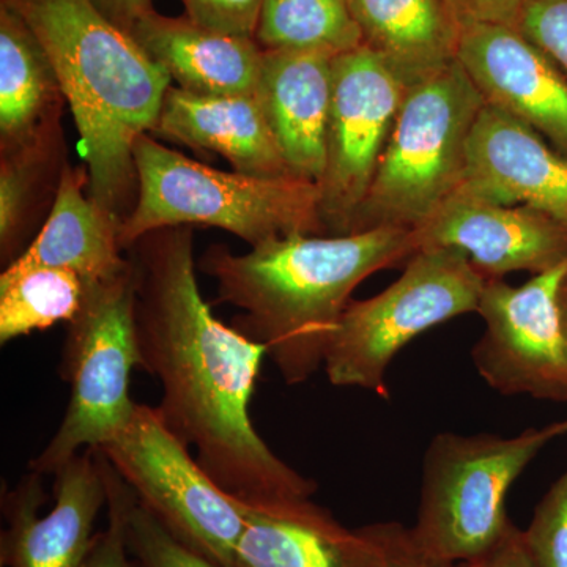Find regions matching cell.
<instances>
[{
    "label": "cell",
    "mask_w": 567,
    "mask_h": 567,
    "mask_svg": "<svg viewBox=\"0 0 567 567\" xmlns=\"http://www.w3.org/2000/svg\"><path fill=\"white\" fill-rule=\"evenodd\" d=\"M126 544L136 567H221L167 532L134 494L126 511Z\"/></svg>",
    "instance_id": "25"
},
{
    "label": "cell",
    "mask_w": 567,
    "mask_h": 567,
    "mask_svg": "<svg viewBox=\"0 0 567 567\" xmlns=\"http://www.w3.org/2000/svg\"><path fill=\"white\" fill-rule=\"evenodd\" d=\"M240 503V502H238ZM234 567H375L371 525L350 529L311 498L244 505Z\"/></svg>",
    "instance_id": "17"
},
{
    "label": "cell",
    "mask_w": 567,
    "mask_h": 567,
    "mask_svg": "<svg viewBox=\"0 0 567 567\" xmlns=\"http://www.w3.org/2000/svg\"><path fill=\"white\" fill-rule=\"evenodd\" d=\"M458 192L543 213L567 229V155L535 128L484 104L470 134Z\"/></svg>",
    "instance_id": "15"
},
{
    "label": "cell",
    "mask_w": 567,
    "mask_h": 567,
    "mask_svg": "<svg viewBox=\"0 0 567 567\" xmlns=\"http://www.w3.org/2000/svg\"><path fill=\"white\" fill-rule=\"evenodd\" d=\"M102 458L107 487V525L96 533L81 567H136L126 544V511L132 502L133 491L103 454Z\"/></svg>",
    "instance_id": "27"
},
{
    "label": "cell",
    "mask_w": 567,
    "mask_h": 567,
    "mask_svg": "<svg viewBox=\"0 0 567 567\" xmlns=\"http://www.w3.org/2000/svg\"><path fill=\"white\" fill-rule=\"evenodd\" d=\"M371 527L380 550L375 567H473L468 563L443 561L425 554L417 546L412 529L399 522H380Z\"/></svg>",
    "instance_id": "31"
},
{
    "label": "cell",
    "mask_w": 567,
    "mask_h": 567,
    "mask_svg": "<svg viewBox=\"0 0 567 567\" xmlns=\"http://www.w3.org/2000/svg\"><path fill=\"white\" fill-rule=\"evenodd\" d=\"M136 267L85 286L80 312L66 323L59 374L69 383L62 423L29 470L54 475L84 450H99L125 427L136 402L130 379L141 368Z\"/></svg>",
    "instance_id": "7"
},
{
    "label": "cell",
    "mask_w": 567,
    "mask_h": 567,
    "mask_svg": "<svg viewBox=\"0 0 567 567\" xmlns=\"http://www.w3.org/2000/svg\"><path fill=\"white\" fill-rule=\"evenodd\" d=\"M85 282L65 268H13L0 275V344L69 323L80 312Z\"/></svg>",
    "instance_id": "23"
},
{
    "label": "cell",
    "mask_w": 567,
    "mask_h": 567,
    "mask_svg": "<svg viewBox=\"0 0 567 567\" xmlns=\"http://www.w3.org/2000/svg\"><path fill=\"white\" fill-rule=\"evenodd\" d=\"M115 25L130 33L137 21L152 13V0H92Z\"/></svg>",
    "instance_id": "34"
},
{
    "label": "cell",
    "mask_w": 567,
    "mask_h": 567,
    "mask_svg": "<svg viewBox=\"0 0 567 567\" xmlns=\"http://www.w3.org/2000/svg\"><path fill=\"white\" fill-rule=\"evenodd\" d=\"M65 100L39 40L0 2V137L7 156L44 151Z\"/></svg>",
    "instance_id": "21"
},
{
    "label": "cell",
    "mask_w": 567,
    "mask_h": 567,
    "mask_svg": "<svg viewBox=\"0 0 567 567\" xmlns=\"http://www.w3.org/2000/svg\"><path fill=\"white\" fill-rule=\"evenodd\" d=\"M136 267L141 369L162 385L159 413L219 488L244 505L306 499L317 483L276 456L251 420L267 349L216 319L200 293L193 227L128 248Z\"/></svg>",
    "instance_id": "1"
},
{
    "label": "cell",
    "mask_w": 567,
    "mask_h": 567,
    "mask_svg": "<svg viewBox=\"0 0 567 567\" xmlns=\"http://www.w3.org/2000/svg\"><path fill=\"white\" fill-rule=\"evenodd\" d=\"M132 37L145 54L197 95H256L262 48L254 39L210 31L185 18L152 11Z\"/></svg>",
    "instance_id": "19"
},
{
    "label": "cell",
    "mask_w": 567,
    "mask_h": 567,
    "mask_svg": "<svg viewBox=\"0 0 567 567\" xmlns=\"http://www.w3.org/2000/svg\"><path fill=\"white\" fill-rule=\"evenodd\" d=\"M137 200L122 223L123 249L164 227L208 226L251 248L289 235H324L315 182L224 173L171 151L144 134L134 142Z\"/></svg>",
    "instance_id": "4"
},
{
    "label": "cell",
    "mask_w": 567,
    "mask_h": 567,
    "mask_svg": "<svg viewBox=\"0 0 567 567\" xmlns=\"http://www.w3.org/2000/svg\"><path fill=\"white\" fill-rule=\"evenodd\" d=\"M256 41L262 50L336 55L363 47L349 0H264Z\"/></svg>",
    "instance_id": "24"
},
{
    "label": "cell",
    "mask_w": 567,
    "mask_h": 567,
    "mask_svg": "<svg viewBox=\"0 0 567 567\" xmlns=\"http://www.w3.org/2000/svg\"><path fill=\"white\" fill-rule=\"evenodd\" d=\"M186 17L210 31L256 40L264 0H182Z\"/></svg>",
    "instance_id": "30"
},
{
    "label": "cell",
    "mask_w": 567,
    "mask_h": 567,
    "mask_svg": "<svg viewBox=\"0 0 567 567\" xmlns=\"http://www.w3.org/2000/svg\"><path fill=\"white\" fill-rule=\"evenodd\" d=\"M421 248L465 254L487 279L511 271L540 275L567 264V229L522 205L491 203L457 192L415 230Z\"/></svg>",
    "instance_id": "13"
},
{
    "label": "cell",
    "mask_w": 567,
    "mask_h": 567,
    "mask_svg": "<svg viewBox=\"0 0 567 567\" xmlns=\"http://www.w3.org/2000/svg\"><path fill=\"white\" fill-rule=\"evenodd\" d=\"M486 281L456 249H417L398 281L342 312L324 353L331 385L388 398L386 372L398 353L424 331L477 312Z\"/></svg>",
    "instance_id": "8"
},
{
    "label": "cell",
    "mask_w": 567,
    "mask_h": 567,
    "mask_svg": "<svg viewBox=\"0 0 567 567\" xmlns=\"http://www.w3.org/2000/svg\"><path fill=\"white\" fill-rule=\"evenodd\" d=\"M567 435V420L518 435L442 432L423 458L420 506L412 535L431 557L473 563L507 535L506 496L540 451Z\"/></svg>",
    "instance_id": "6"
},
{
    "label": "cell",
    "mask_w": 567,
    "mask_h": 567,
    "mask_svg": "<svg viewBox=\"0 0 567 567\" xmlns=\"http://www.w3.org/2000/svg\"><path fill=\"white\" fill-rule=\"evenodd\" d=\"M363 44L410 80L456 61L458 28L445 0H349Z\"/></svg>",
    "instance_id": "22"
},
{
    "label": "cell",
    "mask_w": 567,
    "mask_h": 567,
    "mask_svg": "<svg viewBox=\"0 0 567 567\" xmlns=\"http://www.w3.org/2000/svg\"><path fill=\"white\" fill-rule=\"evenodd\" d=\"M331 52L264 50L256 96L295 177L320 185L333 96Z\"/></svg>",
    "instance_id": "16"
},
{
    "label": "cell",
    "mask_w": 567,
    "mask_h": 567,
    "mask_svg": "<svg viewBox=\"0 0 567 567\" xmlns=\"http://www.w3.org/2000/svg\"><path fill=\"white\" fill-rule=\"evenodd\" d=\"M99 451L167 532L216 565L234 567L244 509L171 431L158 406L136 402L125 427Z\"/></svg>",
    "instance_id": "9"
},
{
    "label": "cell",
    "mask_w": 567,
    "mask_h": 567,
    "mask_svg": "<svg viewBox=\"0 0 567 567\" xmlns=\"http://www.w3.org/2000/svg\"><path fill=\"white\" fill-rule=\"evenodd\" d=\"M415 82L364 44L334 59L327 169L319 185L324 235L350 234Z\"/></svg>",
    "instance_id": "10"
},
{
    "label": "cell",
    "mask_w": 567,
    "mask_h": 567,
    "mask_svg": "<svg viewBox=\"0 0 567 567\" xmlns=\"http://www.w3.org/2000/svg\"><path fill=\"white\" fill-rule=\"evenodd\" d=\"M40 473L29 472L2 496L7 528L0 536L2 567H81L95 539V524L107 505L102 454L84 450L54 473L50 513Z\"/></svg>",
    "instance_id": "12"
},
{
    "label": "cell",
    "mask_w": 567,
    "mask_h": 567,
    "mask_svg": "<svg viewBox=\"0 0 567 567\" xmlns=\"http://www.w3.org/2000/svg\"><path fill=\"white\" fill-rule=\"evenodd\" d=\"M514 28L567 78V0H524Z\"/></svg>",
    "instance_id": "29"
},
{
    "label": "cell",
    "mask_w": 567,
    "mask_h": 567,
    "mask_svg": "<svg viewBox=\"0 0 567 567\" xmlns=\"http://www.w3.org/2000/svg\"><path fill=\"white\" fill-rule=\"evenodd\" d=\"M559 319H561L563 336H565L567 349V275L563 279L561 287L558 293Z\"/></svg>",
    "instance_id": "35"
},
{
    "label": "cell",
    "mask_w": 567,
    "mask_h": 567,
    "mask_svg": "<svg viewBox=\"0 0 567 567\" xmlns=\"http://www.w3.org/2000/svg\"><path fill=\"white\" fill-rule=\"evenodd\" d=\"M417 249L415 230L402 227L297 234L265 241L241 256L213 245L199 268L215 279L216 303L240 309L235 330L267 349L287 385H300L323 368L353 290Z\"/></svg>",
    "instance_id": "2"
},
{
    "label": "cell",
    "mask_w": 567,
    "mask_h": 567,
    "mask_svg": "<svg viewBox=\"0 0 567 567\" xmlns=\"http://www.w3.org/2000/svg\"><path fill=\"white\" fill-rule=\"evenodd\" d=\"M566 275L563 264L522 286L487 279L477 306L484 333L472 360L496 393L567 402V349L558 306Z\"/></svg>",
    "instance_id": "11"
},
{
    "label": "cell",
    "mask_w": 567,
    "mask_h": 567,
    "mask_svg": "<svg viewBox=\"0 0 567 567\" xmlns=\"http://www.w3.org/2000/svg\"><path fill=\"white\" fill-rule=\"evenodd\" d=\"M524 537L537 567H567V473L537 503Z\"/></svg>",
    "instance_id": "26"
},
{
    "label": "cell",
    "mask_w": 567,
    "mask_h": 567,
    "mask_svg": "<svg viewBox=\"0 0 567 567\" xmlns=\"http://www.w3.org/2000/svg\"><path fill=\"white\" fill-rule=\"evenodd\" d=\"M458 28L468 24L516 25L524 0H445Z\"/></svg>",
    "instance_id": "32"
},
{
    "label": "cell",
    "mask_w": 567,
    "mask_h": 567,
    "mask_svg": "<svg viewBox=\"0 0 567 567\" xmlns=\"http://www.w3.org/2000/svg\"><path fill=\"white\" fill-rule=\"evenodd\" d=\"M457 62L483 95L567 155V78L513 25L461 28Z\"/></svg>",
    "instance_id": "14"
},
{
    "label": "cell",
    "mask_w": 567,
    "mask_h": 567,
    "mask_svg": "<svg viewBox=\"0 0 567 567\" xmlns=\"http://www.w3.org/2000/svg\"><path fill=\"white\" fill-rule=\"evenodd\" d=\"M484 104L457 59L415 82L350 234L427 223L464 182L470 134Z\"/></svg>",
    "instance_id": "5"
},
{
    "label": "cell",
    "mask_w": 567,
    "mask_h": 567,
    "mask_svg": "<svg viewBox=\"0 0 567 567\" xmlns=\"http://www.w3.org/2000/svg\"><path fill=\"white\" fill-rule=\"evenodd\" d=\"M0 2L50 59L80 133L89 196L122 226L140 189L134 142L155 130L173 80L92 0Z\"/></svg>",
    "instance_id": "3"
},
{
    "label": "cell",
    "mask_w": 567,
    "mask_h": 567,
    "mask_svg": "<svg viewBox=\"0 0 567 567\" xmlns=\"http://www.w3.org/2000/svg\"><path fill=\"white\" fill-rule=\"evenodd\" d=\"M473 567H537L535 559L529 554L527 544H525L524 529L511 527L507 535L503 537L498 544L481 558L480 561L473 563Z\"/></svg>",
    "instance_id": "33"
},
{
    "label": "cell",
    "mask_w": 567,
    "mask_h": 567,
    "mask_svg": "<svg viewBox=\"0 0 567 567\" xmlns=\"http://www.w3.org/2000/svg\"><path fill=\"white\" fill-rule=\"evenodd\" d=\"M89 171L63 167L50 216L35 240L9 265L13 268L55 267L80 275L85 286L122 274L121 223L99 207L89 193Z\"/></svg>",
    "instance_id": "20"
},
{
    "label": "cell",
    "mask_w": 567,
    "mask_h": 567,
    "mask_svg": "<svg viewBox=\"0 0 567 567\" xmlns=\"http://www.w3.org/2000/svg\"><path fill=\"white\" fill-rule=\"evenodd\" d=\"M153 132L219 153L237 173L295 177L256 95H197L171 85Z\"/></svg>",
    "instance_id": "18"
},
{
    "label": "cell",
    "mask_w": 567,
    "mask_h": 567,
    "mask_svg": "<svg viewBox=\"0 0 567 567\" xmlns=\"http://www.w3.org/2000/svg\"><path fill=\"white\" fill-rule=\"evenodd\" d=\"M44 151L3 158L0 171V241L3 256L13 251L31 196L33 167Z\"/></svg>",
    "instance_id": "28"
}]
</instances>
